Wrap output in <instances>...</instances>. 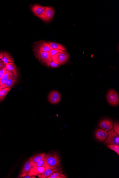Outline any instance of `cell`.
Segmentation results:
<instances>
[{
  "instance_id": "1",
  "label": "cell",
  "mask_w": 119,
  "mask_h": 178,
  "mask_svg": "<svg viewBox=\"0 0 119 178\" xmlns=\"http://www.w3.org/2000/svg\"><path fill=\"white\" fill-rule=\"evenodd\" d=\"M44 158L46 169L55 168L61 166L59 156L55 152L45 154Z\"/></svg>"
},
{
  "instance_id": "2",
  "label": "cell",
  "mask_w": 119,
  "mask_h": 178,
  "mask_svg": "<svg viewBox=\"0 0 119 178\" xmlns=\"http://www.w3.org/2000/svg\"><path fill=\"white\" fill-rule=\"evenodd\" d=\"M69 56L68 52L66 51H64L52 57V59L55 63L60 66L68 62Z\"/></svg>"
},
{
  "instance_id": "3",
  "label": "cell",
  "mask_w": 119,
  "mask_h": 178,
  "mask_svg": "<svg viewBox=\"0 0 119 178\" xmlns=\"http://www.w3.org/2000/svg\"><path fill=\"white\" fill-rule=\"evenodd\" d=\"M107 98L108 102L114 106L118 105L119 102V95L117 92L113 89H111L108 91Z\"/></svg>"
},
{
  "instance_id": "4",
  "label": "cell",
  "mask_w": 119,
  "mask_h": 178,
  "mask_svg": "<svg viewBox=\"0 0 119 178\" xmlns=\"http://www.w3.org/2000/svg\"><path fill=\"white\" fill-rule=\"evenodd\" d=\"M108 136L106 140L104 143L107 145H116L119 146V136L114 132L113 130L111 129L108 132Z\"/></svg>"
},
{
  "instance_id": "5",
  "label": "cell",
  "mask_w": 119,
  "mask_h": 178,
  "mask_svg": "<svg viewBox=\"0 0 119 178\" xmlns=\"http://www.w3.org/2000/svg\"><path fill=\"white\" fill-rule=\"evenodd\" d=\"M35 52L36 58L42 63H46L47 62L53 61L52 57L49 52L40 51H35Z\"/></svg>"
},
{
  "instance_id": "6",
  "label": "cell",
  "mask_w": 119,
  "mask_h": 178,
  "mask_svg": "<svg viewBox=\"0 0 119 178\" xmlns=\"http://www.w3.org/2000/svg\"><path fill=\"white\" fill-rule=\"evenodd\" d=\"M50 45L48 42H46L44 41H41L36 42L35 46L34 51H40L43 52H49L50 51L52 50Z\"/></svg>"
},
{
  "instance_id": "7",
  "label": "cell",
  "mask_w": 119,
  "mask_h": 178,
  "mask_svg": "<svg viewBox=\"0 0 119 178\" xmlns=\"http://www.w3.org/2000/svg\"><path fill=\"white\" fill-rule=\"evenodd\" d=\"M32 11L35 16L39 18L44 16L46 12L45 6H41L38 4H35L32 6Z\"/></svg>"
},
{
  "instance_id": "8",
  "label": "cell",
  "mask_w": 119,
  "mask_h": 178,
  "mask_svg": "<svg viewBox=\"0 0 119 178\" xmlns=\"http://www.w3.org/2000/svg\"><path fill=\"white\" fill-rule=\"evenodd\" d=\"M61 99L60 93L56 91H51L48 96L49 101L52 104H57L59 103Z\"/></svg>"
},
{
  "instance_id": "9",
  "label": "cell",
  "mask_w": 119,
  "mask_h": 178,
  "mask_svg": "<svg viewBox=\"0 0 119 178\" xmlns=\"http://www.w3.org/2000/svg\"><path fill=\"white\" fill-rule=\"evenodd\" d=\"M46 12L44 16L40 18L45 22H49L53 19L55 14V10L50 6H45Z\"/></svg>"
},
{
  "instance_id": "10",
  "label": "cell",
  "mask_w": 119,
  "mask_h": 178,
  "mask_svg": "<svg viewBox=\"0 0 119 178\" xmlns=\"http://www.w3.org/2000/svg\"><path fill=\"white\" fill-rule=\"evenodd\" d=\"M55 172L63 173V171L60 167L53 169H46L44 173L38 176L39 178H47L51 174Z\"/></svg>"
},
{
  "instance_id": "11",
  "label": "cell",
  "mask_w": 119,
  "mask_h": 178,
  "mask_svg": "<svg viewBox=\"0 0 119 178\" xmlns=\"http://www.w3.org/2000/svg\"><path fill=\"white\" fill-rule=\"evenodd\" d=\"M45 169L46 168L44 166H32L28 175L35 176H38L44 173Z\"/></svg>"
},
{
  "instance_id": "12",
  "label": "cell",
  "mask_w": 119,
  "mask_h": 178,
  "mask_svg": "<svg viewBox=\"0 0 119 178\" xmlns=\"http://www.w3.org/2000/svg\"><path fill=\"white\" fill-rule=\"evenodd\" d=\"M32 166V162L29 160L25 163L23 168L19 175V177L23 178L28 174Z\"/></svg>"
},
{
  "instance_id": "13",
  "label": "cell",
  "mask_w": 119,
  "mask_h": 178,
  "mask_svg": "<svg viewBox=\"0 0 119 178\" xmlns=\"http://www.w3.org/2000/svg\"><path fill=\"white\" fill-rule=\"evenodd\" d=\"M108 136V134L106 131L102 129H98L96 131V138L101 142L105 141L107 139Z\"/></svg>"
},
{
  "instance_id": "14",
  "label": "cell",
  "mask_w": 119,
  "mask_h": 178,
  "mask_svg": "<svg viewBox=\"0 0 119 178\" xmlns=\"http://www.w3.org/2000/svg\"><path fill=\"white\" fill-rule=\"evenodd\" d=\"M14 74L13 73L6 70L5 73H4L1 79L0 87L5 84L6 81L8 80H9L10 79L14 78Z\"/></svg>"
},
{
  "instance_id": "15",
  "label": "cell",
  "mask_w": 119,
  "mask_h": 178,
  "mask_svg": "<svg viewBox=\"0 0 119 178\" xmlns=\"http://www.w3.org/2000/svg\"><path fill=\"white\" fill-rule=\"evenodd\" d=\"M18 78V74L14 75V78L10 79L5 84L0 87V89L5 88L6 87L11 88L14 86V85L17 82V79Z\"/></svg>"
},
{
  "instance_id": "16",
  "label": "cell",
  "mask_w": 119,
  "mask_h": 178,
  "mask_svg": "<svg viewBox=\"0 0 119 178\" xmlns=\"http://www.w3.org/2000/svg\"><path fill=\"white\" fill-rule=\"evenodd\" d=\"M45 155V153L38 154V155L34 156L30 158V160L32 163H35L40 162L44 159Z\"/></svg>"
},
{
  "instance_id": "17",
  "label": "cell",
  "mask_w": 119,
  "mask_h": 178,
  "mask_svg": "<svg viewBox=\"0 0 119 178\" xmlns=\"http://www.w3.org/2000/svg\"><path fill=\"white\" fill-rule=\"evenodd\" d=\"M6 70L14 73V75L17 74V69L14 63H9L6 64Z\"/></svg>"
},
{
  "instance_id": "18",
  "label": "cell",
  "mask_w": 119,
  "mask_h": 178,
  "mask_svg": "<svg viewBox=\"0 0 119 178\" xmlns=\"http://www.w3.org/2000/svg\"><path fill=\"white\" fill-rule=\"evenodd\" d=\"M4 57L1 60L4 62L5 65L6 64L9 63H14L13 59L9 53L6 52H4Z\"/></svg>"
},
{
  "instance_id": "19",
  "label": "cell",
  "mask_w": 119,
  "mask_h": 178,
  "mask_svg": "<svg viewBox=\"0 0 119 178\" xmlns=\"http://www.w3.org/2000/svg\"><path fill=\"white\" fill-rule=\"evenodd\" d=\"M11 89V88L10 87L0 89V102L2 101L4 99Z\"/></svg>"
},
{
  "instance_id": "20",
  "label": "cell",
  "mask_w": 119,
  "mask_h": 178,
  "mask_svg": "<svg viewBox=\"0 0 119 178\" xmlns=\"http://www.w3.org/2000/svg\"><path fill=\"white\" fill-rule=\"evenodd\" d=\"M50 45L51 48L54 49H57V50H61L64 51H66V50L65 47L61 44L51 42H47Z\"/></svg>"
},
{
  "instance_id": "21",
  "label": "cell",
  "mask_w": 119,
  "mask_h": 178,
  "mask_svg": "<svg viewBox=\"0 0 119 178\" xmlns=\"http://www.w3.org/2000/svg\"><path fill=\"white\" fill-rule=\"evenodd\" d=\"M67 177L62 173L55 172L51 174L47 178H66Z\"/></svg>"
},
{
  "instance_id": "22",
  "label": "cell",
  "mask_w": 119,
  "mask_h": 178,
  "mask_svg": "<svg viewBox=\"0 0 119 178\" xmlns=\"http://www.w3.org/2000/svg\"><path fill=\"white\" fill-rule=\"evenodd\" d=\"M107 147L110 149L116 152L118 155H119V146L116 145H108Z\"/></svg>"
},
{
  "instance_id": "23",
  "label": "cell",
  "mask_w": 119,
  "mask_h": 178,
  "mask_svg": "<svg viewBox=\"0 0 119 178\" xmlns=\"http://www.w3.org/2000/svg\"><path fill=\"white\" fill-rule=\"evenodd\" d=\"M110 120L105 119L99 123V126L102 130H104L106 126L109 123Z\"/></svg>"
},
{
  "instance_id": "24",
  "label": "cell",
  "mask_w": 119,
  "mask_h": 178,
  "mask_svg": "<svg viewBox=\"0 0 119 178\" xmlns=\"http://www.w3.org/2000/svg\"><path fill=\"white\" fill-rule=\"evenodd\" d=\"M45 64V65L46 66H48V67L51 68H57L60 66L59 65H58V64L55 63L53 61L47 62Z\"/></svg>"
},
{
  "instance_id": "25",
  "label": "cell",
  "mask_w": 119,
  "mask_h": 178,
  "mask_svg": "<svg viewBox=\"0 0 119 178\" xmlns=\"http://www.w3.org/2000/svg\"><path fill=\"white\" fill-rule=\"evenodd\" d=\"M64 51L61 50H57V49H52L49 51V54L51 55V57L55 55L58 54V53L64 52Z\"/></svg>"
},
{
  "instance_id": "26",
  "label": "cell",
  "mask_w": 119,
  "mask_h": 178,
  "mask_svg": "<svg viewBox=\"0 0 119 178\" xmlns=\"http://www.w3.org/2000/svg\"><path fill=\"white\" fill-rule=\"evenodd\" d=\"M32 166H45V161L44 158L40 162L35 163H32Z\"/></svg>"
},
{
  "instance_id": "27",
  "label": "cell",
  "mask_w": 119,
  "mask_h": 178,
  "mask_svg": "<svg viewBox=\"0 0 119 178\" xmlns=\"http://www.w3.org/2000/svg\"><path fill=\"white\" fill-rule=\"evenodd\" d=\"M113 121H112L111 120H110V121L109 122V123L106 126V127L104 129V130L106 131H109L110 130H111L113 127Z\"/></svg>"
},
{
  "instance_id": "28",
  "label": "cell",
  "mask_w": 119,
  "mask_h": 178,
  "mask_svg": "<svg viewBox=\"0 0 119 178\" xmlns=\"http://www.w3.org/2000/svg\"><path fill=\"white\" fill-rule=\"evenodd\" d=\"M114 130L118 136L119 135V124L117 122H115L114 124Z\"/></svg>"
},
{
  "instance_id": "29",
  "label": "cell",
  "mask_w": 119,
  "mask_h": 178,
  "mask_svg": "<svg viewBox=\"0 0 119 178\" xmlns=\"http://www.w3.org/2000/svg\"><path fill=\"white\" fill-rule=\"evenodd\" d=\"M6 71V67L4 68L3 69L0 70V79H1L2 78V77L3 76L4 73H5V72Z\"/></svg>"
},
{
  "instance_id": "30",
  "label": "cell",
  "mask_w": 119,
  "mask_h": 178,
  "mask_svg": "<svg viewBox=\"0 0 119 178\" xmlns=\"http://www.w3.org/2000/svg\"><path fill=\"white\" fill-rule=\"evenodd\" d=\"M6 67L5 64L4 62L0 59V70L3 69Z\"/></svg>"
},
{
  "instance_id": "31",
  "label": "cell",
  "mask_w": 119,
  "mask_h": 178,
  "mask_svg": "<svg viewBox=\"0 0 119 178\" xmlns=\"http://www.w3.org/2000/svg\"><path fill=\"white\" fill-rule=\"evenodd\" d=\"M23 178H36L35 176H30L29 175H27L26 176L23 177Z\"/></svg>"
},
{
  "instance_id": "32",
  "label": "cell",
  "mask_w": 119,
  "mask_h": 178,
  "mask_svg": "<svg viewBox=\"0 0 119 178\" xmlns=\"http://www.w3.org/2000/svg\"><path fill=\"white\" fill-rule=\"evenodd\" d=\"M4 55V53L3 52H0V59H1L3 58Z\"/></svg>"
},
{
  "instance_id": "33",
  "label": "cell",
  "mask_w": 119,
  "mask_h": 178,
  "mask_svg": "<svg viewBox=\"0 0 119 178\" xmlns=\"http://www.w3.org/2000/svg\"><path fill=\"white\" fill-rule=\"evenodd\" d=\"M1 80L0 79V84H1Z\"/></svg>"
}]
</instances>
